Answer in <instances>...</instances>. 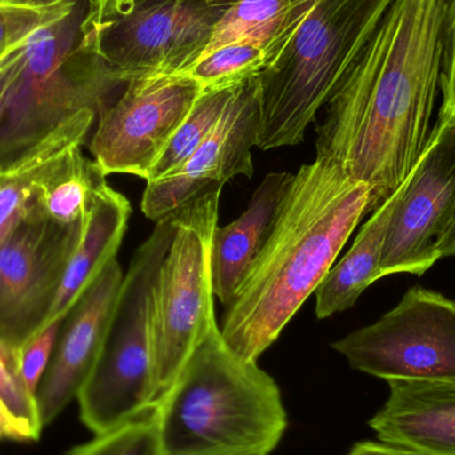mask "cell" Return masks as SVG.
I'll return each instance as SVG.
<instances>
[{"label": "cell", "instance_id": "obj_1", "mask_svg": "<svg viewBox=\"0 0 455 455\" xmlns=\"http://www.w3.org/2000/svg\"><path fill=\"white\" fill-rule=\"evenodd\" d=\"M446 0H395L337 83L317 157L371 189V213L425 151L443 60Z\"/></svg>", "mask_w": 455, "mask_h": 455}, {"label": "cell", "instance_id": "obj_2", "mask_svg": "<svg viewBox=\"0 0 455 455\" xmlns=\"http://www.w3.org/2000/svg\"><path fill=\"white\" fill-rule=\"evenodd\" d=\"M371 213V189L328 160L302 165L281 203L272 232L227 305L228 347L257 363L317 291L345 243Z\"/></svg>", "mask_w": 455, "mask_h": 455}, {"label": "cell", "instance_id": "obj_3", "mask_svg": "<svg viewBox=\"0 0 455 455\" xmlns=\"http://www.w3.org/2000/svg\"><path fill=\"white\" fill-rule=\"evenodd\" d=\"M154 416L162 455H269L288 427L280 387L228 347L218 321Z\"/></svg>", "mask_w": 455, "mask_h": 455}, {"label": "cell", "instance_id": "obj_4", "mask_svg": "<svg viewBox=\"0 0 455 455\" xmlns=\"http://www.w3.org/2000/svg\"><path fill=\"white\" fill-rule=\"evenodd\" d=\"M395 0H317L281 55L259 75L256 147L302 143L310 123Z\"/></svg>", "mask_w": 455, "mask_h": 455}, {"label": "cell", "instance_id": "obj_5", "mask_svg": "<svg viewBox=\"0 0 455 455\" xmlns=\"http://www.w3.org/2000/svg\"><path fill=\"white\" fill-rule=\"evenodd\" d=\"M87 2L31 36L0 120V164L18 156L82 112L99 114L119 87L83 42Z\"/></svg>", "mask_w": 455, "mask_h": 455}, {"label": "cell", "instance_id": "obj_6", "mask_svg": "<svg viewBox=\"0 0 455 455\" xmlns=\"http://www.w3.org/2000/svg\"><path fill=\"white\" fill-rule=\"evenodd\" d=\"M176 232V212L156 221L123 278L108 339L77 395L80 419L93 435L154 411L151 294Z\"/></svg>", "mask_w": 455, "mask_h": 455}, {"label": "cell", "instance_id": "obj_7", "mask_svg": "<svg viewBox=\"0 0 455 455\" xmlns=\"http://www.w3.org/2000/svg\"><path fill=\"white\" fill-rule=\"evenodd\" d=\"M221 189L205 192L176 211V232L151 294L155 406L216 323L211 272Z\"/></svg>", "mask_w": 455, "mask_h": 455}, {"label": "cell", "instance_id": "obj_8", "mask_svg": "<svg viewBox=\"0 0 455 455\" xmlns=\"http://www.w3.org/2000/svg\"><path fill=\"white\" fill-rule=\"evenodd\" d=\"M235 3L133 0L99 23L82 24L83 42L117 85L183 74L202 58L216 27Z\"/></svg>", "mask_w": 455, "mask_h": 455}, {"label": "cell", "instance_id": "obj_9", "mask_svg": "<svg viewBox=\"0 0 455 455\" xmlns=\"http://www.w3.org/2000/svg\"><path fill=\"white\" fill-rule=\"evenodd\" d=\"M355 371L398 381H455V301L414 286L395 309L331 344Z\"/></svg>", "mask_w": 455, "mask_h": 455}, {"label": "cell", "instance_id": "obj_10", "mask_svg": "<svg viewBox=\"0 0 455 455\" xmlns=\"http://www.w3.org/2000/svg\"><path fill=\"white\" fill-rule=\"evenodd\" d=\"M82 223L42 215L34 200L0 243V342L18 355L44 328L79 240Z\"/></svg>", "mask_w": 455, "mask_h": 455}, {"label": "cell", "instance_id": "obj_11", "mask_svg": "<svg viewBox=\"0 0 455 455\" xmlns=\"http://www.w3.org/2000/svg\"><path fill=\"white\" fill-rule=\"evenodd\" d=\"M202 92V85L186 74L128 82L122 95L99 111L91 139V154L104 175L148 180Z\"/></svg>", "mask_w": 455, "mask_h": 455}, {"label": "cell", "instance_id": "obj_12", "mask_svg": "<svg viewBox=\"0 0 455 455\" xmlns=\"http://www.w3.org/2000/svg\"><path fill=\"white\" fill-rule=\"evenodd\" d=\"M455 212V116H438L419 163L400 187L387 224L381 277L422 275L438 261L435 246Z\"/></svg>", "mask_w": 455, "mask_h": 455}, {"label": "cell", "instance_id": "obj_13", "mask_svg": "<svg viewBox=\"0 0 455 455\" xmlns=\"http://www.w3.org/2000/svg\"><path fill=\"white\" fill-rule=\"evenodd\" d=\"M259 123V75L241 83L212 135L175 172L147 181L141 211L149 220L171 215L235 176L253 175L251 149Z\"/></svg>", "mask_w": 455, "mask_h": 455}, {"label": "cell", "instance_id": "obj_14", "mask_svg": "<svg viewBox=\"0 0 455 455\" xmlns=\"http://www.w3.org/2000/svg\"><path fill=\"white\" fill-rule=\"evenodd\" d=\"M123 278L119 262L112 259L64 317L50 366L35 395L43 427L77 398L92 373L108 339Z\"/></svg>", "mask_w": 455, "mask_h": 455}, {"label": "cell", "instance_id": "obj_15", "mask_svg": "<svg viewBox=\"0 0 455 455\" xmlns=\"http://www.w3.org/2000/svg\"><path fill=\"white\" fill-rule=\"evenodd\" d=\"M389 398L369 421L381 443L413 455H455V381H389Z\"/></svg>", "mask_w": 455, "mask_h": 455}, {"label": "cell", "instance_id": "obj_16", "mask_svg": "<svg viewBox=\"0 0 455 455\" xmlns=\"http://www.w3.org/2000/svg\"><path fill=\"white\" fill-rule=\"evenodd\" d=\"M294 173L273 172L265 176L251 195L248 208L235 221L216 227L213 233L211 272L213 293L227 307L264 248L281 203Z\"/></svg>", "mask_w": 455, "mask_h": 455}, {"label": "cell", "instance_id": "obj_17", "mask_svg": "<svg viewBox=\"0 0 455 455\" xmlns=\"http://www.w3.org/2000/svg\"><path fill=\"white\" fill-rule=\"evenodd\" d=\"M131 212L130 202L108 184L95 195L43 331L63 321L104 267L116 259Z\"/></svg>", "mask_w": 455, "mask_h": 455}, {"label": "cell", "instance_id": "obj_18", "mask_svg": "<svg viewBox=\"0 0 455 455\" xmlns=\"http://www.w3.org/2000/svg\"><path fill=\"white\" fill-rule=\"evenodd\" d=\"M96 117L95 112H82L0 164V228L21 212L68 155L84 144Z\"/></svg>", "mask_w": 455, "mask_h": 455}, {"label": "cell", "instance_id": "obj_19", "mask_svg": "<svg viewBox=\"0 0 455 455\" xmlns=\"http://www.w3.org/2000/svg\"><path fill=\"white\" fill-rule=\"evenodd\" d=\"M398 195L400 189L371 213L349 251L334 262L315 291V315L320 320L355 307L361 294L382 278L379 272L382 251Z\"/></svg>", "mask_w": 455, "mask_h": 455}, {"label": "cell", "instance_id": "obj_20", "mask_svg": "<svg viewBox=\"0 0 455 455\" xmlns=\"http://www.w3.org/2000/svg\"><path fill=\"white\" fill-rule=\"evenodd\" d=\"M315 3L317 0H235L216 27L203 56L229 43L251 42L264 51L269 67L285 50Z\"/></svg>", "mask_w": 455, "mask_h": 455}, {"label": "cell", "instance_id": "obj_21", "mask_svg": "<svg viewBox=\"0 0 455 455\" xmlns=\"http://www.w3.org/2000/svg\"><path fill=\"white\" fill-rule=\"evenodd\" d=\"M104 186L103 171L95 160L85 157L79 147L37 192L34 203L45 218L72 226L82 223L93 197Z\"/></svg>", "mask_w": 455, "mask_h": 455}, {"label": "cell", "instance_id": "obj_22", "mask_svg": "<svg viewBox=\"0 0 455 455\" xmlns=\"http://www.w3.org/2000/svg\"><path fill=\"white\" fill-rule=\"evenodd\" d=\"M240 84L204 90L200 93L188 116L181 123L152 168L147 181L157 180L175 172L200 148L223 119Z\"/></svg>", "mask_w": 455, "mask_h": 455}, {"label": "cell", "instance_id": "obj_23", "mask_svg": "<svg viewBox=\"0 0 455 455\" xmlns=\"http://www.w3.org/2000/svg\"><path fill=\"white\" fill-rule=\"evenodd\" d=\"M267 67V56L259 45L235 42L203 56L183 74L196 80L204 91L240 84Z\"/></svg>", "mask_w": 455, "mask_h": 455}, {"label": "cell", "instance_id": "obj_24", "mask_svg": "<svg viewBox=\"0 0 455 455\" xmlns=\"http://www.w3.org/2000/svg\"><path fill=\"white\" fill-rule=\"evenodd\" d=\"M67 455H162L154 411L95 435Z\"/></svg>", "mask_w": 455, "mask_h": 455}, {"label": "cell", "instance_id": "obj_25", "mask_svg": "<svg viewBox=\"0 0 455 455\" xmlns=\"http://www.w3.org/2000/svg\"><path fill=\"white\" fill-rule=\"evenodd\" d=\"M80 0L48 8L0 5V56L74 10Z\"/></svg>", "mask_w": 455, "mask_h": 455}, {"label": "cell", "instance_id": "obj_26", "mask_svg": "<svg viewBox=\"0 0 455 455\" xmlns=\"http://www.w3.org/2000/svg\"><path fill=\"white\" fill-rule=\"evenodd\" d=\"M0 398L21 424L28 427L35 435H42V422L37 413L36 400L27 390L19 374L16 358L0 345Z\"/></svg>", "mask_w": 455, "mask_h": 455}, {"label": "cell", "instance_id": "obj_27", "mask_svg": "<svg viewBox=\"0 0 455 455\" xmlns=\"http://www.w3.org/2000/svg\"><path fill=\"white\" fill-rule=\"evenodd\" d=\"M61 323L63 321H59L40 331L37 336L29 339L16 355L21 381L34 397L36 395L37 387H39L48 366H50L51 358H52L53 350L58 342Z\"/></svg>", "mask_w": 455, "mask_h": 455}, {"label": "cell", "instance_id": "obj_28", "mask_svg": "<svg viewBox=\"0 0 455 455\" xmlns=\"http://www.w3.org/2000/svg\"><path fill=\"white\" fill-rule=\"evenodd\" d=\"M440 116H455V0H446Z\"/></svg>", "mask_w": 455, "mask_h": 455}, {"label": "cell", "instance_id": "obj_29", "mask_svg": "<svg viewBox=\"0 0 455 455\" xmlns=\"http://www.w3.org/2000/svg\"><path fill=\"white\" fill-rule=\"evenodd\" d=\"M31 39V37H29ZM26 42L19 43L0 56V120L7 108L8 101L12 95L13 88L20 76L26 59Z\"/></svg>", "mask_w": 455, "mask_h": 455}, {"label": "cell", "instance_id": "obj_30", "mask_svg": "<svg viewBox=\"0 0 455 455\" xmlns=\"http://www.w3.org/2000/svg\"><path fill=\"white\" fill-rule=\"evenodd\" d=\"M28 427L21 424L19 419L8 411L5 403L0 398V441H16V443H32L39 440Z\"/></svg>", "mask_w": 455, "mask_h": 455}, {"label": "cell", "instance_id": "obj_31", "mask_svg": "<svg viewBox=\"0 0 455 455\" xmlns=\"http://www.w3.org/2000/svg\"><path fill=\"white\" fill-rule=\"evenodd\" d=\"M133 0H87L83 26H92L124 10Z\"/></svg>", "mask_w": 455, "mask_h": 455}, {"label": "cell", "instance_id": "obj_32", "mask_svg": "<svg viewBox=\"0 0 455 455\" xmlns=\"http://www.w3.org/2000/svg\"><path fill=\"white\" fill-rule=\"evenodd\" d=\"M347 455H413L397 446L387 445V443H373V441H365V443H357L353 446L352 451Z\"/></svg>", "mask_w": 455, "mask_h": 455}, {"label": "cell", "instance_id": "obj_33", "mask_svg": "<svg viewBox=\"0 0 455 455\" xmlns=\"http://www.w3.org/2000/svg\"><path fill=\"white\" fill-rule=\"evenodd\" d=\"M435 254H437L438 261L448 257H455V212L451 216L448 226L438 235L435 246Z\"/></svg>", "mask_w": 455, "mask_h": 455}, {"label": "cell", "instance_id": "obj_34", "mask_svg": "<svg viewBox=\"0 0 455 455\" xmlns=\"http://www.w3.org/2000/svg\"><path fill=\"white\" fill-rule=\"evenodd\" d=\"M69 0H0V5L7 7L48 8L63 4Z\"/></svg>", "mask_w": 455, "mask_h": 455}, {"label": "cell", "instance_id": "obj_35", "mask_svg": "<svg viewBox=\"0 0 455 455\" xmlns=\"http://www.w3.org/2000/svg\"><path fill=\"white\" fill-rule=\"evenodd\" d=\"M19 213H20V212H19ZM19 213H18V215L15 216V218L11 219V220L8 221V223H5L4 226L0 228V243H2L3 237H4L5 233H7L8 230L11 229V227H12V224L15 223L16 218H18ZM0 345H2V342H0ZM2 347H3V345H2ZM13 357H15V355H13Z\"/></svg>", "mask_w": 455, "mask_h": 455}]
</instances>
